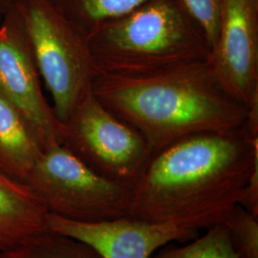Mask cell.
Listing matches in <instances>:
<instances>
[{"label":"cell","mask_w":258,"mask_h":258,"mask_svg":"<svg viewBox=\"0 0 258 258\" xmlns=\"http://www.w3.org/2000/svg\"><path fill=\"white\" fill-rule=\"evenodd\" d=\"M92 92L152 153L191 134L242 128L251 109L223 88L208 59L148 74L100 73Z\"/></svg>","instance_id":"2"},{"label":"cell","mask_w":258,"mask_h":258,"mask_svg":"<svg viewBox=\"0 0 258 258\" xmlns=\"http://www.w3.org/2000/svg\"><path fill=\"white\" fill-rule=\"evenodd\" d=\"M0 258L102 257L83 241L47 230L0 251Z\"/></svg>","instance_id":"13"},{"label":"cell","mask_w":258,"mask_h":258,"mask_svg":"<svg viewBox=\"0 0 258 258\" xmlns=\"http://www.w3.org/2000/svg\"><path fill=\"white\" fill-rule=\"evenodd\" d=\"M5 9H6V8H4V7H3V5H2V4H1V2H0V24H1V22H2L3 17H4V12H5Z\"/></svg>","instance_id":"17"},{"label":"cell","mask_w":258,"mask_h":258,"mask_svg":"<svg viewBox=\"0 0 258 258\" xmlns=\"http://www.w3.org/2000/svg\"><path fill=\"white\" fill-rule=\"evenodd\" d=\"M47 229L83 241L102 258H151L168 243L194 239L200 231L189 225L146 221L130 216L82 223L49 213Z\"/></svg>","instance_id":"9"},{"label":"cell","mask_w":258,"mask_h":258,"mask_svg":"<svg viewBox=\"0 0 258 258\" xmlns=\"http://www.w3.org/2000/svg\"><path fill=\"white\" fill-rule=\"evenodd\" d=\"M208 60L231 97L249 109L258 104V0H224Z\"/></svg>","instance_id":"8"},{"label":"cell","mask_w":258,"mask_h":258,"mask_svg":"<svg viewBox=\"0 0 258 258\" xmlns=\"http://www.w3.org/2000/svg\"><path fill=\"white\" fill-rule=\"evenodd\" d=\"M151 258H239L232 247L229 230L225 224L208 228L201 237H196L183 247H167Z\"/></svg>","instance_id":"14"},{"label":"cell","mask_w":258,"mask_h":258,"mask_svg":"<svg viewBox=\"0 0 258 258\" xmlns=\"http://www.w3.org/2000/svg\"><path fill=\"white\" fill-rule=\"evenodd\" d=\"M224 224L238 257L258 258V216L238 204Z\"/></svg>","instance_id":"15"},{"label":"cell","mask_w":258,"mask_h":258,"mask_svg":"<svg viewBox=\"0 0 258 258\" xmlns=\"http://www.w3.org/2000/svg\"><path fill=\"white\" fill-rule=\"evenodd\" d=\"M47 216L27 184L0 171V251L47 231Z\"/></svg>","instance_id":"10"},{"label":"cell","mask_w":258,"mask_h":258,"mask_svg":"<svg viewBox=\"0 0 258 258\" xmlns=\"http://www.w3.org/2000/svg\"><path fill=\"white\" fill-rule=\"evenodd\" d=\"M0 97L27 120L43 150L60 144L62 123L43 93L21 19L12 3L0 24Z\"/></svg>","instance_id":"7"},{"label":"cell","mask_w":258,"mask_h":258,"mask_svg":"<svg viewBox=\"0 0 258 258\" xmlns=\"http://www.w3.org/2000/svg\"><path fill=\"white\" fill-rule=\"evenodd\" d=\"M184 7L202 29L210 47L214 43L220 26L224 0H182Z\"/></svg>","instance_id":"16"},{"label":"cell","mask_w":258,"mask_h":258,"mask_svg":"<svg viewBox=\"0 0 258 258\" xmlns=\"http://www.w3.org/2000/svg\"><path fill=\"white\" fill-rule=\"evenodd\" d=\"M42 151L37 134L27 120L0 97V171L25 184Z\"/></svg>","instance_id":"11"},{"label":"cell","mask_w":258,"mask_h":258,"mask_svg":"<svg viewBox=\"0 0 258 258\" xmlns=\"http://www.w3.org/2000/svg\"><path fill=\"white\" fill-rule=\"evenodd\" d=\"M60 144L96 173L132 186L152 154L146 138L108 110L92 90L62 123Z\"/></svg>","instance_id":"6"},{"label":"cell","mask_w":258,"mask_h":258,"mask_svg":"<svg viewBox=\"0 0 258 258\" xmlns=\"http://www.w3.org/2000/svg\"><path fill=\"white\" fill-rule=\"evenodd\" d=\"M25 184L49 214L82 223L129 216L133 186L96 173L61 144L44 149Z\"/></svg>","instance_id":"5"},{"label":"cell","mask_w":258,"mask_h":258,"mask_svg":"<svg viewBox=\"0 0 258 258\" xmlns=\"http://www.w3.org/2000/svg\"><path fill=\"white\" fill-rule=\"evenodd\" d=\"M100 73L148 74L207 60L211 47L182 0H147L88 35Z\"/></svg>","instance_id":"3"},{"label":"cell","mask_w":258,"mask_h":258,"mask_svg":"<svg viewBox=\"0 0 258 258\" xmlns=\"http://www.w3.org/2000/svg\"><path fill=\"white\" fill-rule=\"evenodd\" d=\"M258 169V104L242 128L202 132L151 154L133 184L129 216L198 230L227 221Z\"/></svg>","instance_id":"1"},{"label":"cell","mask_w":258,"mask_h":258,"mask_svg":"<svg viewBox=\"0 0 258 258\" xmlns=\"http://www.w3.org/2000/svg\"><path fill=\"white\" fill-rule=\"evenodd\" d=\"M58 12L88 37L103 23L120 18L147 0H51Z\"/></svg>","instance_id":"12"},{"label":"cell","mask_w":258,"mask_h":258,"mask_svg":"<svg viewBox=\"0 0 258 258\" xmlns=\"http://www.w3.org/2000/svg\"><path fill=\"white\" fill-rule=\"evenodd\" d=\"M0 2H1V4L3 5V7H4V8H7V7L9 6L10 4H11L12 0H0Z\"/></svg>","instance_id":"18"},{"label":"cell","mask_w":258,"mask_h":258,"mask_svg":"<svg viewBox=\"0 0 258 258\" xmlns=\"http://www.w3.org/2000/svg\"><path fill=\"white\" fill-rule=\"evenodd\" d=\"M37 70L61 123L92 90L100 71L87 36L65 19L51 0H12Z\"/></svg>","instance_id":"4"}]
</instances>
